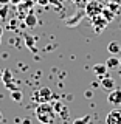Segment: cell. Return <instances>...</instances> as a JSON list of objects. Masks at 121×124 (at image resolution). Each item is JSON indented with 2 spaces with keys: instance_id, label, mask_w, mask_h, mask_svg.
Returning <instances> with one entry per match:
<instances>
[{
  "instance_id": "cell-7",
  "label": "cell",
  "mask_w": 121,
  "mask_h": 124,
  "mask_svg": "<svg viewBox=\"0 0 121 124\" xmlns=\"http://www.w3.org/2000/svg\"><path fill=\"white\" fill-rule=\"evenodd\" d=\"M23 23H25V26H28V28H36L37 26V16L34 14L33 11H30V13L23 17Z\"/></svg>"
},
{
  "instance_id": "cell-2",
  "label": "cell",
  "mask_w": 121,
  "mask_h": 124,
  "mask_svg": "<svg viewBox=\"0 0 121 124\" xmlns=\"http://www.w3.org/2000/svg\"><path fill=\"white\" fill-rule=\"evenodd\" d=\"M104 9V5L99 2V0H89L87 3H85V9L84 13L85 16H89V17H95V16H99L101 13H103Z\"/></svg>"
},
{
  "instance_id": "cell-20",
  "label": "cell",
  "mask_w": 121,
  "mask_h": 124,
  "mask_svg": "<svg viewBox=\"0 0 121 124\" xmlns=\"http://www.w3.org/2000/svg\"><path fill=\"white\" fill-rule=\"evenodd\" d=\"M59 115H61V118L67 119V118H68V108H67V107H62V110L59 112Z\"/></svg>"
},
{
  "instance_id": "cell-4",
  "label": "cell",
  "mask_w": 121,
  "mask_h": 124,
  "mask_svg": "<svg viewBox=\"0 0 121 124\" xmlns=\"http://www.w3.org/2000/svg\"><path fill=\"white\" fill-rule=\"evenodd\" d=\"M107 23H109V22H107L101 14H99V16H95V17H92V25H93V28H95L96 33H101V31H103V30L107 26Z\"/></svg>"
},
{
  "instance_id": "cell-22",
  "label": "cell",
  "mask_w": 121,
  "mask_h": 124,
  "mask_svg": "<svg viewBox=\"0 0 121 124\" xmlns=\"http://www.w3.org/2000/svg\"><path fill=\"white\" fill-rule=\"evenodd\" d=\"M92 96H93V92L92 90H87V92H85V98H92Z\"/></svg>"
},
{
  "instance_id": "cell-30",
  "label": "cell",
  "mask_w": 121,
  "mask_h": 124,
  "mask_svg": "<svg viewBox=\"0 0 121 124\" xmlns=\"http://www.w3.org/2000/svg\"><path fill=\"white\" fill-rule=\"evenodd\" d=\"M0 121H2V113H0Z\"/></svg>"
},
{
  "instance_id": "cell-29",
  "label": "cell",
  "mask_w": 121,
  "mask_h": 124,
  "mask_svg": "<svg viewBox=\"0 0 121 124\" xmlns=\"http://www.w3.org/2000/svg\"><path fill=\"white\" fill-rule=\"evenodd\" d=\"M120 65H121V53H120Z\"/></svg>"
},
{
  "instance_id": "cell-11",
  "label": "cell",
  "mask_w": 121,
  "mask_h": 124,
  "mask_svg": "<svg viewBox=\"0 0 121 124\" xmlns=\"http://www.w3.org/2000/svg\"><path fill=\"white\" fill-rule=\"evenodd\" d=\"M106 65H107V68H118L120 67V57H116V56H110L109 59L106 61Z\"/></svg>"
},
{
  "instance_id": "cell-9",
  "label": "cell",
  "mask_w": 121,
  "mask_h": 124,
  "mask_svg": "<svg viewBox=\"0 0 121 124\" xmlns=\"http://www.w3.org/2000/svg\"><path fill=\"white\" fill-rule=\"evenodd\" d=\"M107 65L106 64H96V65H93V73H95L98 78H104V76H107Z\"/></svg>"
},
{
  "instance_id": "cell-13",
  "label": "cell",
  "mask_w": 121,
  "mask_h": 124,
  "mask_svg": "<svg viewBox=\"0 0 121 124\" xmlns=\"http://www.w3.org/2000/svg\"><path fill=\"white\" fill-rule=\"evenodd\" d=\"M23 42H25V45L28 46L30 50H33V51H34V42H36L34 36H31V34H26V36L23 37Z\"/></svg>"
},
{
  "instance_id": "cell-5",
  "label": "cell",
  "mask_w": 121,
  "mask_h": 124,
  "mask_svg": "<svg viewBox=\"0 0 121 124\" xmlns=\"http://www.w3.org/2000/svg\"><path fill=\"white\" fill-rule=\"evenodd\" d=\"M34 98H39L37 99L39 102H48V101L53 98V93H51V90H50L48 87H42L40 90L37 92V95L34 96Z\"/></svg>"
},
{
  "instance_id": "cell-17",
  "label": "cell",
  "mask_w": 121,
  "mask_h": 124,
  "mask_svg": "<svg viewBox=\"0 0 121 124\" xmlns=\"http://www.w3.org/2000/svg\"><path fill=\"white\" fill-rule=\"evenodd\" d=\"M6 17H8V5H2V8H0V19L6 20Z\"/></svg>"
},
{
  "instance_id": "cell-19",
  "label": "cell",
  "mask_w": 121,
  "mask_h": 124,
  "mask_svg": "<svg viewBox=\"0 0 121 124\" xmlns=\"http://www.w3.org/2000/svg\"><path fill=\"white\" fill-rule=\"evenodd\" d=\"M62 107H64V106H62V102H59V101H56V102L53 104V108H54V112H56V113H59V112L62 110Z\"/></svg>"
},
{
  "instance_id": "cell-12",
  "label": "cell",
  "mask_w": 121,
  "mask_h": 124,
  "mask_svg": "<svg viewBox=\"0 0 121 124\" xmlns=\"http://www.w3.org/2000/svg\"><path fill=\"white\" fill-rule=\"evenodd\" d=\"M101 16H103V17L106 19L107 22H110V20H113V17H115V13L110 9V8H106V6H104V9H103V13H101Z\"/></svg>"
},
{
  "instance_id": "cell-16",
  "label": "cell",
  "mask_w": 121,
  "mask_h": 124,
  "mask_svg": "<svg viewBox=\"0 0 121 124\" xmlns=\"http://www.w3.org/2000/svg\"><path fill=\"white\" fill-rule=\"evenodd\" d=\"M89 123H90V115H85L82 118H76L73 121V124H89Z\"/></svg>"
},
{
  "instance_id": "cell-3",
  "label": "cell",
  "mask_w": 121,
  "mask_h": 124,
  "mask_svg": "<svg viewBox=\"0 0 121 124\" xmlns=\"http://www.w3.org/2000/svg\"><path fill=\"white\" fill-rule=\"evenodd\" d=\"M106 124H121V108H113L106 116Z\"/></svg>"
},
{
  "instance_id": "cell-31",
  "label": "cell",
  "mask_w": 121,
  "mask_h": 124,
  "mask_svg": "<svg viewBox=\"0 0 121 124\" xmlns=\"http://www.w3.org/2000/svg\"><path fill=\"white\" fill-rule=\"evenodd\" d=\"M33 2H34V3H37V0H33Z\"/></svg>"
},
{
  "instance_id": "cell-28",
  "label": "cell",
  "mask_w": 121,
  "mask_h": 124,
  "mask_svg": "<svg viewBox=\"0 0 121 124\" xmlns=\"http://www.w3.org/2000/svg\"><path fill=\"white\" fill-rule=\"evenodd\" d=\"M23 124H30V121H28V119H25V121H23Z\"/></svg>"
},
{
  "instance_id": "cell-8",
  "label": "cell",
  "mask_w": 121,
  "mask_h": 124,
  "mask_svg": "<svg viewBox=\"0 0 121 124\" xmlns=\"http://www.w3.org/2000/svg\"><path fill=\"white\" fill-rule=\"evenodd\" d=\"M101 88H104V90H113L115 88V81L112 79L110 76H104V78H101Z\"/></svg>"
},
{
  "instance_id": "cell-18",
  "label": "cell",
  "mask_w": 121,
  "mask_h": 124,
  "mask_svg": "<svg viewBox=\"0 0 121 124\" xmlns=\"http://www.w3.org/2000/svg\"><path fill=\"white\" fill-rule=\"evenodd\" d=\"M48 5H53L56 9H61V8H62L61 0H48Z\"/></svg>"
},
{
  "instance_id": "cell-24",
  "label": "cell",
  "mask_w": 121,
  "mask_h": 124,
  "mask_svg": "<svg viewBox=\"0 0 121 124\" xmlns=\"http://www.w3.org/2000/svg\"><path fill=\"white\" fill-rule=\"evenodd\" d=\"M73 2L78 3V5H82V3H84V0H73Z\"/></svg>"
},
{
  "instance_id": "cell-15",
  "label": "cell",
  "mask_w": 121,
  "mask_h": 124,
  "mask_svg": "<svg viewBox=\"0 0 121 124\" xmlns=\"http://www.w3.org/2000/svg\"><path fill=\"white\" fill-rule=\"evenodd\" d=\"M84 14H85V13H78V16H75L73 19H68V20H67V25H68V26H73L75 23H78V22L81 20V19H82V16H84Z\"/></svg>"
},
{
  "instance_id": "cell-26",
  "label": "cell",
  "mask_w": 121,
  "mask_h": 124,
  "mask_svg": "<svg viewBox=\"0 0 121 124\" xmlns=\"http://www.w3.org/2000/svg\"><path fill=\"white\" fill-rule=\"evenodd\" d=\"M2 36H3V26L0 25V37H2Z\"/></svg>"
},
{
  "instance_id": "cell-25",
  "label": "cell",
  "mask_w": 121,
  "mask_h": 124,
  "mask_svg": "<svg viewBox=\"0 0 121 124\" xmlns=\"http://www.w3.org/2000/svg\"><path fill=\"white\" fill-rule=\"evenodd\" d=\"M20 2H22V0H11V3H14V5H19Z\"/></svg>"
},
{
  "instance_id": "cell-32",
  "label": "cell",
  "mask_w": 121,
  "mask_h": 124,
  "mask_svg": "<svg viewBox=\"0 0 121 124\" xmlns=\"http://www.w3.org/2000/svg\"><path fill=\"white\" fill-rule=\"evenodd\" d=\"M0 42H2V39H0Z\"/></svg>"
},
{
  "instance_id": "cell-23",
  "label": "cell",
  "mask_w": 121,
  "mask_h": 124,
  "mask_svg": "<svg viewBox=\"0 0 121 124\" xmlns=\"http://www.w3.org/2000/svg\"><path fill=\"white\" fill-rule=\"evenodd\" d=\"M11 0H0V5H8Z\"/></svg>"
},
{
  "instance_id": "cell-27",
  "label": "cell",
  "mask_w": 121,
  "mask_h": 124,
  "mask_svg": "<svg viewBox=\"0 0 121 124\" xmlns=\"http://www.w3.org/2000/svg\"><path fill=\"white\" fill-rule=\"evenodd\" d=\"M2 78H3V70H0V82H2Z\"/></svg>"
},
{
  "instance_id": "cell-14",
  "label": "cell",
  "mask_w": 121,
  "mask_h": 124,
  "mask_svg": "<svg viewBox=\"0 0 121 124\" xmlns=\"http://www.w3.org/2000/svg\"><path fill=\"white\" fill-rule=\"evenodd\" d=\"M22 98H23V95H22V92L19 90V88H16V90L11 92V99L16 101V102H20Z\"/></svg>"
},
{
  "instance_id": "cell-6",
  "label": "cell",
  "mask_w": 121,
  "mask_h": 124,
  "mask_svg": "<svg viewBox=\"0 0 121 124\" xmlns=\"http://www.w3.org/2000/svg\"><path fill=\"white\" fill-rule=\"evenodd\" d=\"M107 102L113 104V106H121V90H116V88L110 90L107 96Z\"/></svg>"
},
{
  "instance_id": "cell-10",
  "label": "cell",
  "mask_w": 121,
  "mask_h": 124,
  "mask_svg": "<svg viewBox=\"0 0 121 124\" xmlns=\"http://www.w3.org/2000/svg\"><path fill=\"white\" fill-rule=\"evenodd\" d=\"M107 51L110 53L112 56H116V54H120V53H121V45H120L116 40H112L110 44L107 45Z\"/></svg>"
},
{
  "instance_id": "cell-1",
  "label": "cell",
  "mask_w": 121,
  "mask_h": 124,
  "mask_svg": "<svg viewBox=\"0 0 121 124\" xmlns=\"http://www.w3.org/2000/svg\"><path fill=\"white\" fill-rule=\"evenodd\" d=\"M34 115L42 124H53L56 118V112L53 108V104L50 102H40L34 110Z\"/></svg>"
},
{
  "instance_id": "cell-21",
  "label": "cell",
  "mask_w": 121,
  "mask_h": 124,
  "mask_svg": "<svg viewBox=\"0 0 121 124\" xmlns=\"http://www.w3.org/2000/svg\"><path fill=\"white\" fill-rule=\"evenodd\" d=\"M37 3L42 5V6H45V5H48V0H37Z\"/></svg>"
}]
</instances>
